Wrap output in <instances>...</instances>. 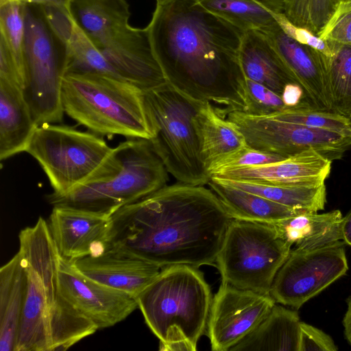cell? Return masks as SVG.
Here are the masks:
<instances>
[{
    "label": "cell",
    "instance_id": "6da1fadb",
    "mask_svg": "<svg viewBox=\"0 0 351 351\" xmlns=\"http://www.w3.org/2000/svg\"><path fill=\"white\" fill-rule=\"evenodd\" d=\"M147 27L167 83L210 104L223 118L247 111L245 77L239 61L243 32L198 0L156 2Z\"/></svg>",
    "mask_w": 351,
    "mask_h": 351
},
{
    "label": "cell",
    "instance_id": "7a4b0ae2",
    "mask_svg": "<svg viewBox=\"0 0 351 351\" xmlns=\"http://www.w3.org/2000/svg\"><path fill=\"white\" fill-rule=\"evenodd\" d=\"M203 186L166 185L110 216L108 244L160 268L216 263L233 220Z\"/></svg>",
    "mask_w": 351,
    "mask_h": 351
},
{
    "label": "cell",
    "instance_id": "3957f363",
    "mask_svg": "<svg viewBox=\"0 0 351 351\" xmlns=\"http://www.w3.org/2000/svg\"><path fill=\"white\" fill-rule=\"evenodd\" d=\"M19 249L27 274L24 308L14 351H64L98 328L62 295L60 254L47 221L21 230Z\"/></svg>",
    "mask_w": 351,
    "mask_h": 351
},
{
    "label": "cell",
    "instance_id": "277c9868",
    "mask_svg": "<svg viewBox=\"0 0 351 351\" xmlns=\"http://www.w3.org/2000/svg\"><path fill=\"white\" fill-rule=\"evenodd\" d=\"M167 170L149 139L120 143L86 182L64 195L49 194L53 206H65L110 217L119 208L160 189Z\"/></svg>",
    "mask_w": 351,
    "mask_h": 351
},
{
    "label": "cell",
    "instance_id": "5b68a950",
    "mask_svg": "<svg viewBox=\"0 0 351 351\" xmlns=\"http://www.w3.org/2000/svg\"><path fill=\"white\" fill-rule=\"evenodd\" d=\"M135 299L147 325L160 340V350H196L213 300L198 268L165 267Z\"/></svg>",
    "mask_w": 351,
    "mask_h": 351
},
{
    "label": "cell",
    "instance_id": "8992f818",
    "mask_svg": "<svg viewBox=\"0 0 351 351\" xmlns=\"http://www.w3.org/2000/svg\"><path fill=\"white\" fill-rule=\"evenodd\" d=\"M69 12L117 79L143 91L167 82L147 27H133L129 23L127 0H72Z\"/></svg>",
    "mask_w": 351,
    "mask_h": 351
},
{
    "label": "cell",
    "instance_id": "52a82bcc",
    "mask_svg": "<svg viewBox=\"0 0 351 351\" xmlns=\"http://www.w3.org/2000/svg\"><path fill=\"white\" fill-rule=\"evenodd\" d=\"M61 99L64 112L100 136L150 140L143 90L121 80L95 73H67Z\"/></svg>",
    "mask_w": 351,
    "mask_h": 351
},
{
    "label": "cell",
    "instance_id": "ba28073f",
    "mask_svg": "<svg viewBox=\"0 0 351 351\" xmlns=\"http://www.w3.org/2000/svg\"><path fill=\"white\" fill-rule=\"evenodd\" d=\"M152 132L150 141L167 171L180 183L204 186L210 180L202 158L199 113L205 102L166 82L143 91Z\"/></svg>",
    "mask_w": 351,
    "mask_h": 351
},
{
    "label": "cell",
    "instance_id": "9c48e42d",
    "mask_svg": "<svg viewBox=\"0 0 351 351\" xmlns=\"http://www.w3.org/2000/svg\"><path fill=\"white\" fill-rule=\"evenodd\" d=\"M69 54L43 5L25 3L23 93L38 125L62 121L61 92Z\"/></svg>",
    "mask_w": 351,
    "mask_h": 351
},
{
    "label": "cell",
    "instance_id": "30bf717a",
    "mask_svg": "<svg viewBox=\"0 0 351 351\" xmlns=\"http://www.w3.org/2000/svg\"><path fill=\"white\" fill-rule=\"evenodd\" d=\"M291 246L273 224L234 219L216 259L221 282L269 294Z\"/></svg>",
    "mask_w": 351,
    "mask_h": 351
},
{
    "label": "cell",
    "instance_id": "8fae6325",
    "mask_svg": "<svg viewBox=\"0 0 351 351\" xmlns=\"http://www.w3.org/2000/svg\"><path fill=\"white\" fill-rule=\"evenodd\" d=\"M112 150L102 136L94 132L45 123L37 127L25 152L45 173L53 190L51 194L60 196L90 179Z\"/></svg>",
    "mask_w": 351,
    "mask_h": 351
},
{
    "label": "cell",
    "instance_id": "7c38bea8",
    "mask_svg": "<svg viewBox=\"0 0 351 351\" xmlns=\"http://www.w3.org/2000/svg\"><path fill=\"white\" fill-rule=\"evenodd\" d=\"M226 119L241 132L249 147L286 158L313 149L332 161L351 146L349 136L287 121L275 113L257 116L234 111Z\"/></svg>",
    "mask_w": 351,
    "mask_h": 351
},
{
    "label": "cell",
    "instance_id": "4fadbf2b",
    "mask_svg": "<svg viewBox=\"0 0 351 351\" xmlns=\"http://www.w3.org/2000/svg\"><path fill=\"white\" fill-rule=\"evenodd\" d=\"M345 242L313 249L291 250L277 272L269 294L276 302L298 310L348 270Z\"/></svg>",
    "mask_w": 351,
    "mask_h": 351
},
{
    "label": "cell",
    "instance_id": "5bb4252c",
    "mask_svg": "<svg viewBox=\"0 0 351 351\" xmlns=\"http://www.w3.org/2000/svg\"><path fill=\"white\" fill-rule=\"evenodd\" d=\"M275 304L270 294L221 282L213 298L207 322L211 349L230 350L263 322Z\"/></svg>",
    "mask_w": 351,
    "mask_h": 351
},
{
    "label": "cell",
    "instance_id": "9a60e30c",
    "mask_svg": "<svg viewBox=\"0 0 351 351\" xmlns=\"http://www.w3.org/2000/svg\"><path fill=\"white\" fill-rule=\"evenodd\" d=\"M58 275L64 297L98 329L114 326L138 308L135 298L86 276L60 255Z\"/></svg>",
    "mask_w": 351,
    "mask_h": 351
},
{
    "label": "cell",
    "instance_id": "2e32d148",
    "mask_svg": "<svg viewBox=\"0 0 351 351\" xmlns=\"http://www.w3.org/2000/svg\"><path fill=\"white\" fill-rule=\"evenodd\" d=\"M263 34L290 75L303 90L311 106L332 112L327 77L328 57L289 37L279 25Z\"/></svg>",
    "mask_w": 351,
    "mask_h": 351
},
{
    "label": "cell",
    "instance_id": "e0dca14e",
    "mask_svg": "<svg viewBox=\"0 0 351 351\" xmlns=\"http://www.w3.org/2000/svg\"><path fill=\"white\" fill-rule=\"evenodd\" d=\"M86 276L136 298L162 269L129 252L110 245L71 261Z\"/></svg>",
    "mask_w": 351,
    "mask_h": 351
},
{
    "label": "cell",
    "instance_id": "ac0fdd59",
    "mask_svg": "<svg viewBox=\"0 0 351 351\" xmlns=\"http://www.w3.org/2000/svg\"><path fill=\"white\" fill-rule=\"evenodd\" d=\"M47 223L59 254L69 261L97 254L108 244L110 217L53 206Z\"/></svg>",
    "mask_w": 351,
    "mask_h": 351
},
{
    "label": "cell",
    "instance_id": "d6986e66",
    "mask_svg": "<svg viewBox=\"0 0 351 351\" xmlns=\"http://www.w3.org/2000/svg\"><path fill=\"white\" fill-rule=\"evenodd\" d=\"M332 162L310 149L279 162L226 169L211 177L263 184L319 185L330 175Z\"/></svg>",
    "mask_w": 351,
    "mask_h": 351
},
{
    "label": "cell",
    "instance_id": "ffe728a7",
    "mask_svg": "<svg viewBox=\"0 0 351 351\" xmlns=\"http://www.w3.org/2000/svg\"><path fill=\"white\" fill-rule=\"evenodd\" d=\"M38 126L22 88L0 78V160L25 152Z\"/></svg>",
    "mask_w": 351,
    "mask_h": 351
},
{
    "label": "cell",
    "instance_id": "44dd1931",
    "mask_svg": "<svg viewBox=\"0 0 351 351\" xmlns=\"http://www.w3.org/2000/svg\"><path fill=\"white\" fill-rule=\"evenodd\" d=\"M239 61L245 78L266 86L280 97L287 86L297 84L261 32L243 33Z\"/></svg>",
    "mask_w": 351,
    "mask_h": 351
},
{
    "label": "cell",
    "instance_id": "7402d4cb",
    "mask_svg": "<svg viewBox=\"0 0 351 351\" xmlns=\"http://www.w3.org/2000/svg\"><path fill=\"white\" fill-rule=\"evenodd\" d=\"M27 274L19 251L0 269V351H14L25 304Z\"/></svg>",
    "mask_w": 351,
    "mask_h": 351
},
{
    "label": "cell",
    "instance_id": "603a6c76",
    "mask_svg": "<svg viewBox=\"0 0 351 351\" xmlns=\"http://www.w3.org/2000/svg\"><path fill=\"white\" fill-rule=\"evenodd\" d=\"M339 210L319 214L301 213L273 224L280 236L295 248L313 250L343 241Z\"/></svg>",
    "mask_w": 351,
    "mask_h": 351
},
{
    "label": "cell",
    "instance_id": "cb8c5ba5",
    "mask_svg": "<svg viewBox=\"0 0 351 351\" xmlns=\"http://www.w3.org/2000/svg\"><path fill=\"white\" fill-rule=\"evenodd\" d=\"M208 184L234 219L275 224L285 219L308 213L236 188L217 178L211 177Z\"/></svg>",
    "mask_w": 351,
    "mask_h": 351
},
{
    "label": "cell",
    "instance_id": "d4e9b609",
    "mask_svg": "<svg viewBox=\"0 0 351 351\" xmlns=\"http://www.w3.org/2000/svg\"><path fill=\"white\" fill-rule=\"evenodd\" d=\"M300 323L295 310L275 304L263 322L230 351H299Z\"/></svg>",
    "mask_w": 351,
    "mask_h": 351
},
{
    "label": "cell",
    "instance_id": "484cf974",
    "mask_svg": "<svg viewBox=\"0 0 351 351\" xmlns=\"http://www.w3.org/2000/svg\"><path fill=\"white\" fill-rule=\"evenodd\" d=\"M202 158L210 173L219 162L247 145L241 132L205 102L199 113Z\"/></svg>",
    "mask_w": 351,
    "mask_h": 351
},
{
    "label": "cell",
    "instance_id": "4316f807",
    "mask_svg": "<svg viewBox=\"0 0 351 351\" xmlns=\"http://www.w3.org/2000/svg\"><path fill=\"white\" fill-rule=\"evenodd\" d=\"M219 179L236 188L257 194L297 210L318 213L324 209L326 203L325 184L319 185L273 184Z\"/></svg>",
    "mask_w": 351,
    "mask_h": 351
},
{
    "label": "cell",
    "instance_id": "83f0119b",
    "mask_svg": "<svg viewBox=\"0 0 351 351\" xmlns=\"http://www.w3.org/2000/svg\"><path fill=\"white\" fill-rule=\"evenodd\" d=\"M211 13L231 23L243 33H265L278 23L271 10L256 0H198Z\"/></svg>",
    "mask_w": 351,
    "mask_h": 351
},
{
    "label": "cell",
    "instance_id": "f1b7e54d",
    "mask_svg": "<svg viewBox=\"0 0 351 351\" xmlns=\"http://www.w3.org/2000/svg\"><path fill=\"white\" fill-rule=\"evenodd\" d=\"M328 45L332 51L327 59L331 110L351 119V47Z\"/></svg>",
    "mask_w": 351,
    "mask_h": 351
},
{
    "label": "cell",
    "instance_id": "f546056e",
    "mask_svg": "<svg viewBox=\"0 0 351 351\" xmlns=\"http://www.w3.org/2000/svg\"><path fill=\"white\" fill-rule=\"evenodd\" d=\"M25 31V3L19 0H0V41L12 53L23 72Z\"/></svg>",
    "mask_w": 351,
    "mask_h": 351
},
{
    "label": "cell",
    "instance_id": "4dcf8cb0",
    "mask_svg": "<svg viewBox=\"0 0 351 351\" xmlns=\"http://www.w3.org/2000/svg\"><path fill=\"white\" fill-rule=\"evenodd\" d=\"M339 0H282L283 12L293 24L317 34Z\"/></svg>",
    "mask_w": 351,
    "mask_h": 351
},
{
    "label": "cell",
    "instance_id": "1f68e13d",
    "mask_svg": "<svg viewBox=\"0 0 351 351\" xmlns=\"http://www.w3.org/2000/svg\"><path fill=\"white\" fill-rule=\"evenodd\" d=\"M274 113L287 121L337 132L350 137L351 119L336 112L311 108H289Z\"/></svg>",
    "mask_w": 351,
    "mask_h": 351
},
{
    "label": "cell",
    "instance_id": "d6a6232c",
    "mask_svg": "<svg viewBox=\"0 0 351 351\" xmlns=\"http://www.w3.org/2000/svg\"><path fill=\"white\" fill-rule=\"evenodd\" d=\"M317 35L328 43L351 47V1H339Z\"/></svg>",
    "mask_w": 351,
    "mask_h": 351
},
{
    "label": "cell",
    "instance_id": "836d02e7",
    "mask_svg": "<svg viewBox=\"0 0 351 351\" xmlns=\"http://www.w3.org/2000/svg\"><path fill=\"white\" fill-rule=\"evenodd\" d=\"M247 114L263 116L287 108L282 97L266 86L245 78Z\"/></svg>",
    "mask_w": 351,
    "mask_h": 351
},
{
    "label": "cell",
    "instance_id": "e575fe53",
    "mask_svg": "<svg viewBox=\"0 0 351 351\" xmlns=\"http://www.w3.org/2000/svg\"><path fill=\"white\" fill-rule=\"evenodd\" d=\"M286 158L277 154L260 151L249 147L243 148L228 156L217 164L210 171V177L216 172L238 167L266 165L281 161Z\"/></svg>",
    "mask_w": 351,
    "mask_h": 351
},
{
    "label": "cell",
    "instance_id": "d590c367",
    "mask_svg": "<svg viewBox=\"0 0 351 351\" xmlns=\"http://www.w3.org/2000/svg\"><path fill=\"white\" fill-rule=\"evenodd\" d=\"M271 12L280 29L289 37L297 42L309 46L320 51L327 57L332 55V51L326 42L308 29L299 27L291 22L283 12Z\"/></svg>",
    "mask_w": 351,
    "mask_h": 351
},
{
    "label": "cell",
    "instance_id": "8d00e7d4",
    "mask_svg": "<svg viewBox=\"0 0 351 351\" xmlns=\"http://www.w3.org/2000/svg\"><path fill=\"white\" fill-rule=\"evenodd\" d=\"M332 337L323 330L305 322L300 323L299 351H337Z\"/></svg>",
    "mask_w": 351,
    "mask_h": 351
},
{
    "label": "cell",
    "instance_id": "74e56055",
    "mask_svg": "<svg viewBox=\"0 0 351 351\" xmlns=\"http://www.w3.org/2000/svg\"><path fill=\"white\" fill-rule=\"evenodd\" d=\"M24 3L38 4L44 6H53L69 10L72 0H19Z\"/></svg>",
    "mask_w": 351,
    "mask_h": 351
},
{
    "label": "cell",
    "instance_id": "f35d334b",
    "mask_svg": "<svg viewBox=\"0 0 351 351\" xmlns=\"http://www.w3.org/2000/svg\"><path fill=\"white\" fill-rule=\"evenodd\" d=\"M347 310L343 318V326L344 328V335L351 346V295L346 300Z\"/></svg>",
    "mask_w": 351,
    "mask_h": 351
},
{
    "label": "cell",
    "instance_id": "ab89813d",
    "mask_svg": "<svg viewBox=\"0 0 351 351\" xmlns=\"http://www.w3.org/2000/svg\"><path fill=\"white\" fill-rule=\"evenodd\" d=\"M341 232L343 241L351 247V210L345 217H343Z\"/></svg>",
    "mask_w": 351,
    "mask_h": 351
},
{
    "label": "cell",
    "instance_id": "60d3db41",
    "mask_svg": "<svg viewBox=\"0 0 351 351\" xmlns=\"http://www.w3.org/2000/svg\"><path fill=\"white\" fill-rule=\"evenodd\" d=\"M265 7L274 12H283L282 0H256Z\"/></svg>",
    "mask_w": 351,
    "mask_h": 351
},
{
    "label": "cell",
    "instance_id": "b9f144b4",
    "mask_svg": "<svg viewBox=\"0 0 351 351\" xmlns=\"http://www.w3.org/2000/svg\"><path fill=\"white\" fill-rule=\"evenodd\" d=\"M156 2H160V1H162L163 0H156Z\"/></svg>",
    "mask_w": 351,
    "mask_h": 351
},
{
    "label": "cell",
    "instance_id": "7bdbcfd3",
    "mask_svg": "<svg viewBox=\"0 0 351 351\" xmlns=\"http://www.w3.org/2000/svg\"><path fill=\"white\" fill-rule=\"evenodd\" d=\"M350 138H351V128H350Z\"/></svg>",
    "mask_w": 351,
    "mask_h": 351
},
{
    "label": "cell",
    "instance_id": "ee69618b",
    "mask_svg": "<svg viewBox=\"0 0 351 351\" xmlns=\"http://www.w3.org/2000/svg\"><path fill=\"white\" fill-rule=\"evenodd\" d=\"M339 1H351V0H339Z\"/></svg>",
    "mask_w": 351,
    "mask_h": 351
}]
</instances>
